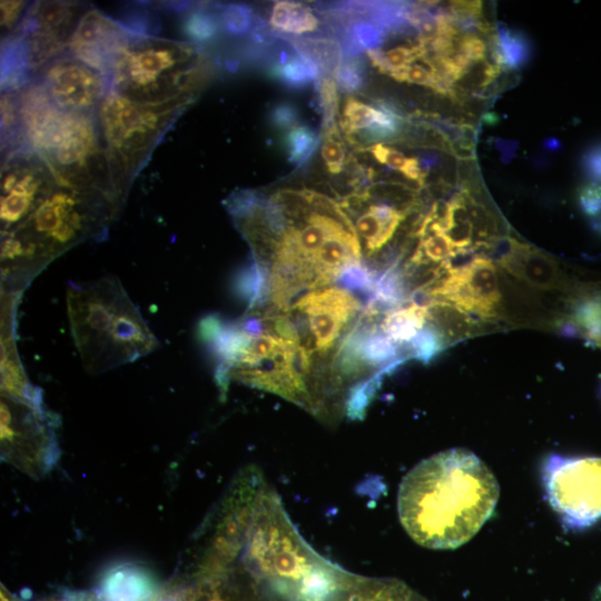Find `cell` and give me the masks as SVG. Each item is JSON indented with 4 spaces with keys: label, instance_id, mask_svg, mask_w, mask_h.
<instances>
[{
    "label": "cell",
    "instance_id": "38",
    "mask_svg": "<svg viewBox=\"0 0 601 601\" xmlns=\"http://www.w3.org/2000/svg\"><path fill=\"white\" fill-rule=\"evenodd\" d=\"M52 601H59V600H52Z\"/></svg>",
    "mask_w": 601,
    "mask_h": 601
},
{
    "label": "cell",
    "instance_id": "17",
    "mask_svg": "<svg viewBox=\"0 0 601 601\" xmlns=\"http://www.w3.org/2000/svg\"><path fill=\"white\" fill-rule=\"evenodd\" d=\"M426 324V305L412 302L386 314L381 323V332L396 345H408Z\"/></svg>",
    "mask_w": 601,
    "mask_h": 601
},
{
    "label": "cell",
    "instance_id": "1",
    "mask_svg": "<svg viewBox=\"0 0 601 601\" xmlns=\"http://www.w3.org/2000/svg\"><path fill=\"white\" fill-rule=\"evenodd\" d=\"M499 484L473 452L450 449L417 463L403 477L397 512L420 545L450 550L471 540L491 516Z\"/></svg>",
    "mask_w": 601,
    "mask_h": 601
},
{
    "label": "cell",
    "instance_id": "37",
    "mask_svg": "<svg viewBox=\"0 0 601 601\" xmlns=\"http://www.w3.org/2000/svg\"><path fill=\"white\" fill-rule=\"evenodd\" d=\"M157 601H178L177 599H175L174 597H166V598H161Z\"/></svg>",
    "mask_w": 601,
    "mask_h": 601
},
{
    "label": "cell",
    "instance_id": "29",
    "mask_svg": "<svg viewBox=\"0 0 601 601\" xmlns=\"http://www.w3.org/2000/svg\"><path fill=\"white\" fill-rule=\"evenodd\" d=\"M112 308L100 299L92 298L85 304L82 324L86 331L99 335L102 332L111 333L116 314Z\"/></svg>",
    "mask_w": 601,
    "mask_h": 601
},
{
    "label": "cell",
    "instance_id": "3",
    "mask_svg": "<svg viewBox=\"0 0 601 601\" xmlns=\"http://www.w3.org/2000/svg\"><path fill=\"white\" fill-rule=\"evenodd\" d=\"M201 66L196 43L137 32L114 62L110 90L140 105L195 98Z\"/></svg>",
    "mask_w": 601,
    "mask_h": 601
},
{
    "label": "cell",
    "instance_id": "10",
    "mask_svg": "<svg viewBox=\"0 0 601 601\" xmlns=\"http://www.w3.org/2000/svg\"><path fill=\"white\" fill-rule=\"evenodd\" d=\"M361 304L345 288H317L295 300L290 311L306 317L308 338L304 345L311 353H327L341 335L344 326L359 311Z\"/></svg>",
    "mask_w": 601,
    "mask_h": 601
},
{
    "label": "cell",
    "instance_id": "7",
    "mask_svg": "<svg viewBox=\"0 0 601 601\" xmlns=\"http://www.w3.org/2000/svg\"><path fill=\"white\" fill-rule=\"evenodd\" d=\"M58 185L48 162L31 148L23 146L6 154L1 167L2 231L19 227Z\"/></svg>",
    "mask_w": 601,
    "mask_h": 601
},
{
    "label": "cell",
    "instance_id": "16",
    "mask_svg": "<svg viewBox=\"0 0 601 601\" xmlns=\"http://www.w3.org/2000/svg\"><path fill=\"white\" fill-rule=\"evenodd\" d=\"M425 305L427 324L440 335L444 345L470 335L474 321L469 313L444 300H431Z\"/></svg>",
    "mask_w": 601,
    "mask_h": 601
},
{
    "label": "cell",
    "instance_id": "24",
    "mask_svg": "<svg viewBox=\"0 0 601 601\" xmlns=\"http://www.w3.org/2000/svg\"><path fill=\"white\" fill-rule=\"evenodd\" d=\"M322 137L307 125H297L285 135L288 160L300 166L315 152Z\"/></svg>",
    "mask_w": 601,
    "mask_h": 601
},
{
    "label": "cell",
    "instance_id": "20",
    "mask_svg": "<svg viewBox=\"0 0 601 601\" xmlns=\"http://www.w3.org/2000/svg\"><path fill=\"white\" fill-rule=\"evenodd\" d=\"M268 22L274 30L293 35L315 31L319 23L308 6L296 1H276Z\"/></svg>",
    "mask_w": 601,
    "mask_h": 601
},
{
    "label": "cell",
    "instance_id": "5",
    "mask_svg": "<svg viewBox=\"0 0 601 601\" xmlns=\"http://www.w3.org/2000/svg\"><path fill=\"white\" fill-rule=\"evenodd\" d=\"M89 8V4L73 1L29 4L17 29L2 39L1 90L21 89L46 65L65 55Z\"/></svg>",
    "mask_w": 601,
    "mask_h": 601
},
{
    "label": "cell",
    "instance_id": "9",
    "mask_svg": "<svg viewBox=\"0 0 601 601\" xmlns=\"http://www.w3.org/2000/svg\"><path fill=\"white\" fill-rule=\"evenodd\" d=\"M61 109L97 115L110 89L102 72L65 53L46 65L35 77Z\"/></svg>",
    "mask_w": 601,
    "mask_h": 601
},
{
    "label": "cell",
    "instance_id": "19",
    "mask_svg": "<svg viewBox=\"0 0 601 601\" xmlns=\"http://www.w3.org/2000/svg\"><path fill=\"white\" fill-rule=\"evenodd\" d=\"M294 50V49H293ZM270 76L284 86L300 89L317 82L322 73L317 66L294 50L292 56L280 52V59L269 69Z\"/></svg>",
    "mask_w": 601,
    "mask_h": 601
},
{
    "label": "cell",
    "instance_id": "8",
    "mask_svg": "<svg viewBox=\"0 0 601 601\" xmlns=\"http://www.w3.org/2000/svg\"><path fill=\"white\" fill-rule=\"evenodd\" d=\"M449 264L445 272L430 286L413 294L421 296L418 303L424 298H427L426 303L444 300L476 317L489 319L496 316L501 294L493 262L476 256L462 265Z\"/></svg>",
    "mask_w": 601,
    "mask_h": 601
},
{
    "label": "cell",
    "instance_id": "39",
    "mask_svg": "<svg viewBox=\"0 0 601 601\" xmlns=\"http://www.w3.org/2000/svg\"><path fill=\"white\" fill-rule=\"evenodd\" d=\"M600 228H601V225H600Z\"/></svg>",
    "mask_w": 601,
    "mask_h": 601
},
{
    "label": "cell",
    "instance_id": "28",
    "mask_svg": "<svg viewBox=\"0 0 601 601\" xmlns=\"http://www.w3.org/2000/svg\"><path fill=\"white\" fill-rule=\"evenodd\" d=\"M318 105L323 115V129L327 131L336 128L338 98L337 85L333 77H323L317 82Z\"/></svg>",
    "mask_w": 601,
    "mask_h": 601
},
{
    "label": "cell",
    "instance_id": "30",
    "mask_svg": "<svg viewBox=\"0 0 601 601\" xmlns=\"http://www.w3.org/2000/svg\"><path fill=\"white\" fill-rule=\"evenodd\" d=\"M321 155L325 161L327 170L339 174L345 164V148L337 127L322 132Z\"/></svg>",
    "mask_w": 601,
    "mask_h": 601
},
{
    "label": "cell",
    "instance_id": "25",
    "mask_svg": "<svg viewBox=\"0 0 601 601\" xmlns=\"http://www.w3.org/2000/svg\"><path fill=\"white\" fill-rule=\"evenodd\" d=\"M368 151L381 164L401 171L406 178L423 185L425 173L415 157H405L401 151L383 144H375Z\"/></svg>",
    "mask_w": 601,
    "mask_h": 601
},
{
    "label": "cell",
    "instance_id": "34",
    "mask_svg": "<svg viewBox=\"0 0 601 601\" xmlns=\"http://www.w3.org/2000/svg\"><path fill=\"white\" fill-rule=\"evenodd\" d=\"M2 387L12 396L23 397L24 384L20 371L12 361L6 358L2 362Z\"/></svg>",
    "mask_w": 601,
    "mask_h": 601
},
{
    "label": "cell",
    "instance_id": "36",
    "mask_svg": "<svg viewBox=\"0 0 601 601\" xmlns=\"http://www.w3.org/2000/svg\"><path fill=\"white\" fill-rule=\"evenodd\" d=\"M592 601H601V582L598 584V587L594 590Z\"/></svg>",
    "mask_w": 601,
    "mask_h": 601
},
{
    "label": "cell",
    "instance_id": "21",
    "mask_svg": "<svg viewBox=\"0 0 601 601\" xmlns=\"http://www.w3.org/2000/svg\"><path fill=\"white\" fill-rule=\"evenodd\" d=\"M570 327L573 333L601 345V294L587 295L574 305Z\"/></svg>",
    "mask_w": 601,
    "mask_h": 601
},
{
    "label": "cell",
    "instance_id": "23",
    "mask_svg": "<svg viewBox=\"0 0 601 601\" xmlns=\"http://www.w3.org/2000/svg\"><path fill=\"white\" fill-rule=\"evenodd\" d=\"M492 40V58L500 68H515L528 58V47L521 35L503 29Z\"/></svg>",
    "mask_w": 601,
    "mask_h": 601
},
{
    "label": "cell",
    "instance_id": "35",
    "mask_svg": "<svg viewBox=\"0 0 601 601\" xmlns=\"http://www.w3.org/2000/svg\"><path fill=\"white\" fill-rule=\"evenodd\" d=\"M580 204L589 216H594L601 211V188L599 186H587L580 195Z\"/></svg>",
    "mask_w": 601,
    "mask_h": 601
},
{
    "label": "cell",
    "instance_id": "11",
    "mask_svg": "<svg viewBox=\"0 0 601 601\" xmlns=\"http://www.w3.org/2000/svg\"><path fill=\"white\" fill-rule=\"evenodd\" d=\"M136 33L126 23L90 6L79 21L66 53L109 78L118 53Z\"/></svg>",
    "mask_w": 601,
    "mask_h": 601
},
{
    "label": "cell",
    "instance_id": "12",
    "mask_svg": "<svg viewBox=\"0 0 601 601\" xmlns=\"http://www.w3.org/2000/svg\"><path fill=\"white\" fill-rule=\"evenodd\" d=\"M402 121L400 112L388 102L378 101L374 107L349 97L344 105L341 127L348 138L357 137L353 142L375 145L397 136Z\"/></svg>",
    "mask_w": 601,
    "mask_h": 601
},
{
    "label": "cell",
    "instance_id": "33",
    "mask_svg": "<svg viewBox=\"0 0 601 601\" xmlns=\"http://www.w3.org/2000/svg\"><path fill=\"white\" fill-rule=\"evenodd\" d=\"M270 120L277 129H292L299 125V112L295 106L288 102L275 105L270 111Z\"/></svg>",
    "mask_w": 601,
    "mask_h": 601
},
{
    "label": "cell",
    "instance_id": "13",
    "mask_svg": "<svg viewBox=\"0 0 601 601\" xmlns=\"http://www.w3.org/2000/svg\"><path fill=\"white\" fill-rule=\"evenodd\" d=\"M408 209H398L386 203L372 204L356 218L355 230L363 239L362 253L371 257L385 246L407 216Z\"/></svg>",
    "mask_w": 601,
    "mask_h": 601
},
{
    "label": "cell",
    "instance_id": "32",
    "mask_svg": "<svg viewBox=\"0 0 601 601\" xmlns=\"http://www.w3.org/2000/svg\"><path fill=\"white\" fill-rule=\"evenodd\" d=\"M28 6L24 1H1V30L4 38L17 29Z\"/></svg>",
    "mask_w": 601,
    "mask_h": 601
},
{
    "label": "cell",
    "instance_id": "18",
    "mask_svg": "<svg viewBox=\"0 0 601 601\" xmlns=\"http://www.w3.org/2000/svg\"><path fill=\"white\" fill-rule=\"evenodd\" d=\"M293 49L317 66L323 77H335L344 55L341 43L328 37L286 38Z\"/></svg>",
    "mask_w": 601,
    "mask_h": 601
},
{
    "label": "cell",
    "instance_id": "22",
    "mask_svg": "<svg viewBox=\"0 0 601 601\" xmlns=\"http://www.w3.org/2000/svg\"><path fill=\"white\" fill-rule=\"evenodd\" d=\"M373 67L382 73L392 76L393 73L406 68L415 60L424 56L421 45H402L387 50L374 49L366 51Z\"/></svg>",
    "mask_w": 601,
    "mask_h": 601
},
{
    "label": "cell",
    "instance_id": "2",
    "mask_svg": "<svg viewBox=\"0 0 601 601\" xmlns=\"http://www.w3.org/2000/svg\"><path fill=\"white\" fill-rule=\"evenodd\" d=\"M17 95L22 146L48 162L59 185L98 189L117 199L97 115L59 108L37 78Z\"/></svg>",
    "mask_w": 601,
    "mask_h": 601
},
{
    "label": "cell",
    "instance_id": "26",
    "mask_svg": "<svg viewBox=\"0 0 601 601\" xmlns=\"http://www.w3.org/2000/svg\"><path fill=\"white\" fill-rule=\"evenodd\" d=\"M220 27L218 13L204 8L190 11L184 21L185 33L194 43L214 39Z\"/></svg>",
    "mask_w": 601,
    "mask_h": 601
},
{
    "label": "cell",
    "instance_id": "6",
    "mask_svg": "<svg viewBox=\"0 0 601 601\" xmlns=\"http://www.w3.org/2000/svg\"><path fill=\"white\" fill-rule=\"evenodd\" d=\"M542 479L550 505L564 525L583 529L601 518V457L551 455Z\"/></svg>",
    "mask_w": 601,
    "mask_h": 601
},
{
    "label": "cell",
    "instance_id": "14",
    "mask_svg": "<svg viewBox=\"0 0 601 601\" xmlns=\"http://www.w3.org/2000/svg\"><path fill=\"white\" fill-rule=\"evenodd\" d=\"M501 265L532 286L550 289L558 285L559 272L551 258L514 240L502 256Z\"/></svg>",
    "mask_w": 601,
    "mask_h": 601
},
{
    "label": "cell",
    "instance_id": "15",
    "mask_svg": "<svg viewBox=\"0 0 601 601\" xmlns=\"http://www.w3.org/2000/svg\"><path fill=\"white\" fill-rule=\"evenodd\" d=\"M100 590L105 601H149L155 583L145 570L119 565L104 577Z\"/></svg>",
    "mask_w": 601,
    "mask_h": 601
},
{
    "label": "cell",
    "instance_id": "31",
    "mask_svg": "<svg viewBox=\"0 0 601 601\" xmlns=\"http://www.w3.org/2000/svg\"><path fill=\"white\" fill-rule=\"evenodd\" d=\"M365 67L357 57L344 58L334 79L337 88L347 93L358 91L365 83Z\"/></svg>",
    "mask_w": 601,
    "mask_h": 601
},
{
    "label": "cell",
    "instance_id": "27",
    "mask_svg": "<svg viewBox=\"0 0 601 601\" xmlns=\"http://www.w3.org/2000/svg\"><path fill=\"white\" fill-rule=\"evenodd\" d=\"M220 26L231 35H244L254 29L256 16L244 4H228L218 13Z\"/></svg>",
    "mask_w": 601,
    "mask_h": 601
},
{
    "label": "cell",
    "instance_id": "4",
    "mask_svg": "<svg viewBox=\"0 0 601 601\" xmlns=\"http://www.w3.org/2000/svg\"><path fill=\"white\" fill-rule=\"evenodd\" d=\"M194 99L140 105L109 89L97 118L117 198L126 194L167 130Z\"/></svg>",
    "mask_w": 601,
    "mask_h": 601
}]
</instances>
